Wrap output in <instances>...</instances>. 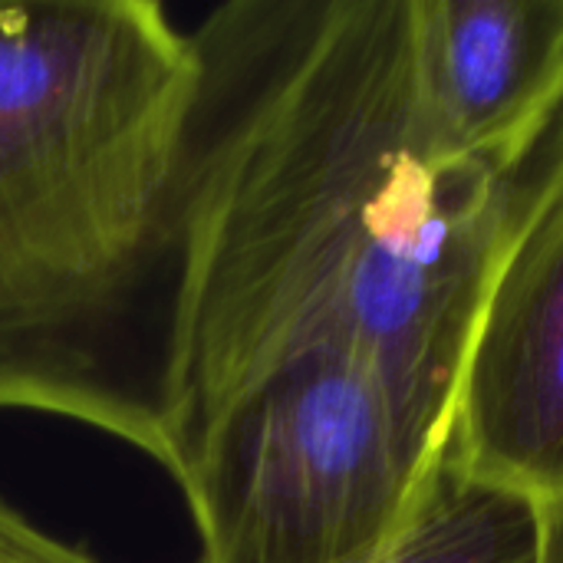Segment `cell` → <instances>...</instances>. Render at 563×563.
Here are the masks:
<instances>
[{
  "instance_id": "5b68a950",
  "label": "cell",
  "mask_w": 563,
  "mask_h": 563,
  "mask_svg": "<svg viewBox=\"0 0 563 563\" xmlns=\"http://www.w3.org/2000/svg\"><path fill=\"white\" fill-rule=\"evenodd\" d=\"M445 462L534 508L563 501V175L531 208L488 287Z\"/></svg>"
},
{
  "instance_id": "3957f363",
  "label": "cell",
  "mask_w": 563,
  "mask_h": 563,
  "mask_svg": "<svg viewBox=\"0 0 563 563\" xmlns=\"http://www.w3.org/2000/svg\"><path fill=\"white\" fill-rule=\"evenodd\" d=\"M449 452L376 366L303 356L224 406L175 485L198 563H373L422 515Z\"/></svg>"
},
{
  "instance_id": "9c48e42d",
  "label": "cell",
  "mask_w": 563,
  "mask_h": 563,
  "mask_svg": "<svg viewBox=\"0 0 563 563\" xmlns=\"http://www.w3.org/2000/svg\"><path fill=\"white\" fill-rule=\"evenodd\" d=\"M538 563H563V501L538 508Z\"/></svg>"
},
{
  "instance_id": "7a4b0ae2",
  "label": "cell",
  "mask_w": 563,
  "mask_h": 563,
  "mask_svg": "<svg viewBox=\"0 0 563 563\" xmlns=\"http://www.w3.org/2000/svg\"><path fill=\"white\" fill-rule=\"evenodd\" d=\"M191 89L155 0H0V244L82 274L158 251Z\"/></svg>"
},
{
  "instance_id": "ba28073f",
  "label": "cell",
  "mask_w": 563,
  "mask_h": 563,
  "mask_svg": "<svg viewBox=\"0 0 563 563\" xmlns=\"http://www.w3.org/2000/svg\"><path fill=\"white\" fill-rule=\"evenodd\" d=\"M0 563H99L82 548H73L36 528L26 515L0 498Z\"/></svg>"
},
{
  "instance_id": "8992f818",
  "label": "cell",
  "mask_w": 563,
  "mask_h": 563,
  "mask_svg": "<svg viewBox=\"0 0 563 563\" xmlns=\"http://www.w3.org/2000/svg\"><path fill=\"white\" fill-rule=\"evenodd\" d=\"M419 66L442 148L521 172L563 129V0H419Z\"/></svg>"
},
{
  "instance_id": "52a82bcc",
  "label": "cell",
  "mask_w": 563,
  "mask_h": 563,
  "mask_svg": "<svg viewBox=\"0 0 563 563\" xmlns=\"http://www.w3.org/2000/svg\"><path fill=\"white\" fill-rule=\"evenodd\" d=\"M538 534L531 501L468 482L445 462L409 534L373 563H538Z\"/></svg>"
},
{
  "instance_id": "6da1fadb",
  "label": "cell",
  "mask_w": 563,
  "mask_h": 563,
  "mask_svg": "<svg viewBox=\"0 0 563 563\" xmlns=\"http://www.w3.org/2000/svg\"><path fill=\"white\" fill-rule=\"evenodd\" d=\"M188 33L162 205L175 472L224 406L317 353L366 360L452 439L478 313L563 175V129L521 172L452 158L426 109L419 0H228Z\"/></svg>"
},
{
  "instance_id": "277c9868",
  "label": "cell",
  "mask_w": 563,
  "mask_h": 563,
  "mask_svg": "<svg viewBox=\"0 0 563 563\" xmlns=\"http://www.w3.org/2000/svg\"><path fill=\"white\" fill-rule=\"evenodd\" d=\"M172 257L82 274L0 244V409L89 426L175 472L165 416Z\"/></svg>"
}]
</instances>
